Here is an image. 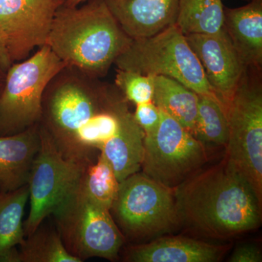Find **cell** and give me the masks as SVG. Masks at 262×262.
Masks as SVG:
<instances>
[{
	"label": "cell",
	"instance_id": "ffe728a7",
	"mask_svg": "<svg viewBox=\"0 0 262 262\" xmlns=\"http://www.w3.org/2000/svg\"><path fill=\"white\" fill-rule=\"evenodd\" d=\"M222 0H179L176 25L184 35L213 34L224 29Z\"/></svg>",
	"mask_w": 262,
	"mask_h": 262
},
{
	"label": "cell",
	"instance_id": "4fadbf2b",
	"mask_svg": "<svg viewBox=\"0 0 262 262\" xmlns=\"http://www.w3.org/2000/svg\"><path fill=\"white\" fill-rule=\"evenodd\" d=\"M132 39L151 37L176 24L179 0H103Z\"/></svg>",
	"mask_w": 262,
	"mask_h": 262
},
{
	"label": "cell",
	"instance_id": "52a82bcc",
	"mask_svg": "<svg viewBox=\"0 0 262 262\" xmlns=\"http://www.w3.org/2000/svg\"><path fill=\"white\" fill-rule=\"evenodd\" d=\"M110 211L122 230L134 238L167 233L181 222L175 189L156 182L143 172L120 182Z\"/></svg>",
	"mask_w": 262,
	"mask_h": 262
},
{
	"label": "cell",
	"instance_id": "f1b7e54d",
	"mask_svg": "<svg viewBox=\"0 0 262 262\" xmlns=\"http://www.w3.org/2000/svg\"><path fill=\"white\" fill-rule=\"evenodd\" d=\"M60 1L61 2L62 4H63V3H65L66 0H60Z\"/></svg>",
	"mask_w": 262,
	"mask_h": 262
},
{
	"label": "cell",
	"instance_id": "ac0fdd59",
	"mask_svg": "<svg viewBox=\"0 0 262 262\" xmlns=\"http://www.w3.org/2000/svg\"><path fill=\"white\" fill-rule=\"evenodd\" d=\"M29 198L28 184L0 193V262H20L17 246L25 239L23 217Z\"/></svg>",
	"mask_w": 262,
	"mask_h": 262
},
{
	"label": "cell",
	"instance_id": "2e32d148",
	"mask_svg": "<svg viewBox=\"0 0 262 262\" xmlns=\"http://www.w3.org/2000/svg\"><path fill=\"white\" fill-rule=\"evenodd\" d=\"M224 14V28L244 64L261 71L262 0H250L237 8L225 7Z\"/></svg>",
	"mask_w": 262,
	"mask_h": 262
},
{
	"label": "cell",
	"instance_id": "7c38bea8",
	"mask_svg": "<svg viewBox=\"0 0 262 262\" xmlns=\"http://www.w3.org/2000/svg\"><path fill=\"white\" fill-rule=\"evenodd\" d=\"M213 92L223 103L230 99L247 71L225 28L216 34L185 35Z\"/></svg>",
	"mask_w": 262,
	"mask_h": 262
},
{
	"label": "cell",
	"instance_id": "4dcf8cb0",
	"mask_svg": "<svg viewBox=\"0 0 262 262\" xmlns=\"http://www.w3.org/2000/svg\"><path fill=\"white\" fill-rule=\"evenodd\" d=\"M0 193H2V192H1V191H0Z\"/></svg>",
	"mask_w": 262,
	"mask_h": 262
},
{
	"label": "cell",
	"instance_id": "603a6c76",
	"mask_svg": "<svg viewBox=\"0 0 262 262\" xmlns=\"http://www.w3.org/2000/svg\"><path fill=\"white\" fill-rule=\"evenodd\" d=\"M27 237L20 246V262H82L66 249L57 230L41 225Z\"/></svg>",
	"mask_w": 262,
	"mask_h": 262
},
{
	"label": "cell",
	"instance_id": "9c48e42d",
	"mask_svg": "<svg viewBox=\"0 0 262 262\" xmlns=\"http://www.w3.org/2000/svg\"><path fill=\"white\" fill-rule=\"evenodd\" d=\"M161 112V122L152 135L144 136L143 173L173 188L195 173L208 161L204 144L173 117Z\"/></svg>",
	"mask_w": 262,
	"mask_h": 262
},
{
	"label": "cell",
	"instance_id": "6da1fadb",
	"mask_svg": "<svg viewBox=\"0 0 262 262\" xmlns=\"http://www.w3.org/2000/svg\"><path fill=\"white\" fill-rule=\"evenodd\" d=\"M175 196L181 221L209 237H234L261 221V202L226 158L182 182Z\"/></svg>",
	"mask_w": 262,
	"mask_h": 262
},
{
	"label": "cell",
	"instance_id": "ba28073f",
	"mask_svg": "<svg viewBox=\"0 0 262 262\" xmlns=\"http://www.w3.org/2000/svg\"><path fill=\"white\" fill-rule=\"evenodd\" d=\"M40 147L28 183L30 211L24 223L25 237L32 234L80 180L89 161L66 157L46 127L39 129Z\"/></svg>",
	"mask_w": 262,
	"mask_h": 262
},
{
	"label": "cell",
	"instance_id": "d4e9b609",
	"mask_svg": "<svg viewBox=\"0 0 262 262\" xmlns=\"http://www.w3.org/2000/svg\"><path fill=\"white\" fill-rule=\"evenodd\" d=\"M134 116L145 136L155 134L161 122V112L153 101L136 105Z\"/></svg>",
	"mask_w": 262,
	"mask_h": 262
},
{
	"label": "cell",
	"instance_id": "7402d4cb",
	"mask_svg": "<svg viewBox=\"0 0 262 262\" xmlns=\"http://www.w3.org/2000/svg\"><path fill=\"white\" fill-rule=\"evenodd\" d=\"M119 184L111 164L101 152L96 163L86 165L79 181L81 189L91 201L110 211Z\"/></svg>",
	"mask_w": 262,
	"mask_h": 262
},
{
	"label": "cell",
	"instance_id": "5b68a950",
	"mask_svg": "<svg viewBox=\"0 0 262 262\" xmlns=\"http://www.w3.org/2000/svg\"><path fill=\"white\" fill-rule=\"evenodd\" d=\"M67 67L47 45L27 61L11 65L0 94V136L36 125L42 116L46 88Z\"/></svg>",
	"mask_w": 262,
	"mask_h": 262
},
{
	"label": "cell",
	"instance_id": "f546056e",
	"mask_svg": "<svg viewBox=\"0 0 262 262\" xmlns=\"http://www.w3.org/2000/svg\"><path fill=\"white\" fill-rule=\"evenodd\" d=\"M246 1H250V0H246Z\"/></svg>",
	"mask_w": 262,
	"mask_h": 262
},
{
	"label": "cell",
	"instance_id": "5bb4252c",
	"mask_svg": "<svg viewBox=\"0 0 262 262\" xmlns=\"http://www.w3.org/2000/svg\"><path fill=\"white\" fill-rule=\"evenodd\" d=\"M119 127L116 134L100 151L113 167L119 182L141 168L144 151V132L124 102H117Z\"/></svg>",
	"mask_w": 262,
	"mask_h": 262
},
{
	"label": "cell",
	"instance_id": "277c9868",
	"mask_svg": "<svg viewBox=\"0 0 262 262\" xmlns=\"http://www.w3.org/2000/svg\"><path fill=\"white\" fill-rule=\"evenodd\" d=\"M51 215L66 249L72 256L82 261L92 257L113 261L117 257L125 241L123 234L110 210L91 201L79 182Z\"/></svg>",
	"mask_w": 262,
	"mask_h": 262
},
{
	"label": "cell",
	"instance_id": "44dd1931",
	"mask_svg": "<svg viewBox=\"0 0 262 262\" xmlns=\"http://www.w3.org/2000/svg\"><path fill=\"white\" fill-rule=\"evenodd\" d=\"M192 135L203 144L227 145L228 120L225 106L217 96L199 95Z\"/></svg>",
	"mask_w": 262,
	"mask_h": 262
},
{
	"label": "cell",
	"instance_id": "484cf974",
	"mask_svg": "<svg viewBox=\"0 0 262 262\" xmlns=\"http://www.w3.org/2000/svg\"><path fill=\"white\" fill-rule=\"evenodd\" d=\"M261 253L253 245H244L235 248L229 258L231 262H261Z\"/></svg>",
	"mask_w": 262,
	"mask_h": 262
},
{
	"label": "cell",
	"instance_id": "83f0119b",
	"mask_svg": "<svg viewBox=\"0 0 262 262\" xmlns=\"http://www.w3.org/2000/svg\"><path fill=\"white\" fill-rule=\"evenodd\" d=\"M85 1H87V0H66L63 5H64L66 7L73 8V7L78 6L81 3H84Z\"/></svg>",
	"mask_w": 262,
	"mask_h": 262
},
{
	"label": "cell",
	"instance_id": "d6986e66",
	"mask_svg": "<svg viewBox=\"0 0 262 262\" xmlns=\"http://www.w3.org/2000/svg\"><path fill=\"white\" fill-rule=\"evenodd\" d=\"M153 103L192 134L199 95L178 81L154 76Z\"/></svg>",
	"mask_w": 262,
	"mask_h": 262
},
{
	"label": "cell",
	"instance_id": "8992f818",
	"mask_svg": "<svg viewBox=\"0 0 262 262\" xmlns=\"http://www.w3.org/2000/svg\"><path fill=\"white\" fill-rule=\"evenodd\" d=\"M248 69L225 105L228 120L225 158L262 201V88Z\"/></svg>",
	"mask_w": 262,
	"mask_h": 262
},
{
	"label": "cell",
	"instance_id": "7a4b0ae2",
	"mask_svg": "<svg viewBox=\"0 0 262 262\" xmlns=\"http://www.w3.org/2000/svg\"><path fill=\"white\" fill-rule=\"evenodd\" d=\"M132 39L103 0H91L81 8L61 5L46 45L67 66L100 75L107 72Z\"/></svg>",
	"mask_w": 262,
	"mask_h": 262
},
{
	"label": "cell",
	"instance_id": "8fae6325",
	"mask_svg": "<svg viewBox=\"0 0 262 262\" xmlns=\"http://www.w3.org/2000/svg\"><path fill=\"white\" fill-rule=\"evenodd\" d=\"M98 102L89 89L76 82H64L52 94L47 106L48 129L46 128L66 157L76 158V139L101 111Z\"/></svg>",
	"mask_w": 262,
	"mask_h": 262
},
{
	"label": "cell",
	"instance_id": "3957f363",
	"mask_svg": "<svg viewBox=\"0 0 262 262\" xmlns=\"http://www.w3.org/2000/svg\"><path fill=\"white\" fill-rule=\"evenodd\" d=\"M115 63L118 70L164 76L198 95L217 96L185 35L176 24L151 37L133 39Z\"/></svg>",
	"mask_w": 262,
	"mask_h": 262
},
{
	"label": "cell",
	"instance_id": "e0dca14e",
	"mask_svg": "<svg viewBox=\"0 0 262 262\" xmlns=\"http://www.w3.org/2000/svg\"><path fill=\"white\" fill-rule=\"evenodd\" d=\"M225 247L182 237H160L129 248L126 259L133 262H215Z\"/></svg>",
	"mask_w": 262,
	"mask_h": 262
},
{
	"label": "cell",
	"instance_id": "4316f807",
	"mask_svg": "<svg viewBox=\"0 0 262 262\" xmlns=\"http://www.w3.org/2000/svg\"><path fill=\"white\" fill-rule=\"evenodd\" d=\"M13 64L8 48H7L6 41L4 34L0 30V70L6 72Z\"/></svg>",
	"mask_w": 262,
	"mask_h": 262
},
{
	"label": "cell",
	"instance_id": "cb8c5ba5",
	"mask_svg": "<svg viewBox=\"0 0 262 262\" xmlns=\"http://www.w3.org/2000/svg\"><path fill=\"white\" fill-rule=\"evenodd\" d=\"M115 82L125 95L127 99L136 105L152 101L154 76L117 70Z\"/></svg>",
	"mask_w": 262,
	"mask_h": 262
},
{
	"label": "cell",
	"instance_id": "30bf717a",
	"mask_svg": "<svg viewBox=\"0 0 262 262\" xmlns=\"http://www.w3.org/2000/svg\"><path fill=\"white\" fill-rule=\"evenodd\" d=\"M60 0H0V30L12 62L46 44Z\"/></svg>",
	"mask_w": 262,
	"mask_h": 262
},
{
	"label": "cell",
	"instance_id": "9a60e30c",
	"mask_svg": "<svg viewBox=\"0 0 262 262\" xmlns=\"http://www.w3.org/2000/svg\"><path fill=\"white\" fill-rule=\"evenodd\" d=\"M40 147L39 129L0 136V191L12 192L28 184L33 163Z\"/></svg>",
	"mask_w": 262,
	"mask_h": 262
}]
</instances>
